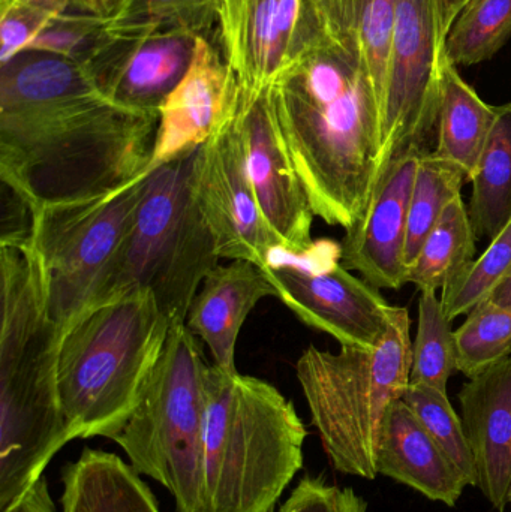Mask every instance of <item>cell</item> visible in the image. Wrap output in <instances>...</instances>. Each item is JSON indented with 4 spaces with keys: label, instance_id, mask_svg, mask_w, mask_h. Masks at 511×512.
<instances>
[{
    "label": "cell",
    "instance_id": "d590c367",
    "mask_svg": "<svg viewBox=\"0 0 511 512\" xmlns=\"http://www.w3.org/2000/svg\"><path fill=\"white\" fill-rule=\"evenodd\" d=\"M440 6L441 20H443L444 30L449 33L450 27L455 23L456 18L459 17L465 6L471 0H437Z\"/></svg>",
    "mask_w": 511,
    "mask_h": 512
},
{
    "label": "cell",
    "instance_id": "9c48e42d",
    "mask_svg": "<svg viewBox=\"0 0 511 512\" xmlns=\"http://www.w3.org/2000/svg\"><path fill=\"white\" fill-rule=\"evenodd\" d=\"M149 173L114 191L30 209V246L38 259L48 312L63 333L92 306Z\"/></svg>",
    "mask_w": 511,
    "mask_h": 512
},
{
    "label": "cell",
    "instance_id": "603a6c76",
    "mask_svg": "<svg viewBox=\"0 0 511 512\" xmlns=\"http://www.w3.org/2000/svg\"><path fill=\"white\" fill-rule=\"evenodd\" d=\"M497 107L486 104L449 60H444L440 80L438 141L435 155L473 179L483 147L494 125Z\"/></svg>",
    "mask_w": 511,
    "mask_h": 512
},
{
    "label": "cell",
    "instance_id": "4dcf8cb0",
    "mask_svg": "<svg viewBox=\"0 0 511 512\" xmlns=\"http://www.w3.org/2000/svg\"><path fill=\"white\" fill-rule=\"evenodd\" d=\"M402 400L462 472L468 486L477 487V468L470 441L447 393L429 385L410 384Z\"/></svg>",
    "mask_w": 511,
    "mask_h": 512
},
{
    "label": "cell",
    "instance_id": "ac0fdd59",
    "mask_svg": "<svg viewBox=\"0 0 511 512\" xmlns=\"http://www.w3.org/2000/svg\"><path fill=\"white\" fill-rule=\"evenodd\" d=\"M477 468V487L506 512L511 484V355L468 379L458 394Z\"/></svg>",
    "mask_w": 511,
    "mask_h": 512
},
{
    "label": "cell",
    "instance_id": "4fadbf2b",
    "mask_svg": "<svg viewBox=\"0 0 511 512\" xmlns=\"http://www.w3.org/2000/svg\"><path fill=\"white\" fill-rule=\"evenodd\" d=\"M264 271L275 286V297L300 321L335 337L341 346L372 351L389 331L396 306L339 262L314 270L272 261Z\"/></svg>",
    "mask_w": 511,
    "mask_h": 512
},
{
    "label": "cell",
    "instance_id": "d6a6232c",
    "mask_svg": "<svg viewBox=\"0 0 511 512\" xmlns=\"http://www.w3.org/2000/svg\"><path fill=\"white\" fill-rule=\"evenodd\" d=\"M290 512H368V502L351 487L327 483L323 477H305L285 502Z\"/></svg>",
    "mask_w": 511,
    "mask_h": 512
},
{
    "label": "cell",
    "instance_id": "ffe728a7",
    "mask_svg": "<svg viewBox=\"0 0 511 512\" xmlns=\"http://www.w3.org/2000/svg\"><path fill=\"white\" fill-rule=\"evenodd\" d=\"M186 318V327L200 337L212 352L213 364L236 373V343L251 310L264 297H275V286L264 267L233 259L213 268L203 280Z\"/></svg>",
    "mask_w": 511,
    "mask_h": 512
},
{
    "label": "cell",
    "instance_id": "44dd1931",
    "mask_svg": "<svg viewBox=\"0 0 511 512\" xmlns=\"http://www.w3.org/2000/svg\"><path fill=\"white\" fill-rule=\"evenodd\" d=\"M318 29L371 80L381 105L395 29L396 0H309Z\"/></svg>",
    "mask_w": 511,
    "mask_h": 512
},
{
    "label": "cell",
    "instance_id": "83f0119b",
    "mask_svg": "<svg viewBox=\"0 0 511 512\" xmlns=\"http://www.w3.org/2000/svg\"><path fill=\"white\" fill-rule=\"evenodd\" d=\"M510 35L511 0H471L447 33V60L453 66L489 60Z\"/></svg>",
    "mask_w": 511,
    "mask_h": 512
},
{
    "label": "cell",
    "instance_id": "d6986e66",
    "mask_svg": "<svg viewBox=\"0 0 511 512\" xmlns=\"http://www.w3.org/2000/svg\"><path fill=\"white\" fill-rule=\"evenodd\" d=\"M378 475L416 490L432 502L453 508L468 483L410 406L399 399L390 406L378 441Z\"/></svg>",
    "mask_w": 511,
    "mask_h": 512
},
{
    "label": "cell",
    "instance_id": "8d00e7d4",
    "mask_svg": "<svg viewBox=\"0 0 511 512\" xmlns=\"http://www.w3.org/2000/svg\"><path fill=\"white\" fill-rule=\"evenodd\" d=\"M489 300L498 306L511 307V276L491 295Z\"/></svg>",
    "mask_w": 511,
    "mask_h": 512
},
{
    "label": "cell",
    "instance_id": "74e56055",
    "mask_svg": "<svg viewBox=\"0 0 511 512\" xmlns=\"http://www.w3.org/2000/svg\"><path fill=\"white\" fill-rule=\"evenodd\" d=\"M510 504H511V484H510Z\"/></svg>",
    "mask_w": 511,
    "mask_h": 512
},
{
    "label": "cell",
    "instance_id": "4316f807",
    "mask_svg": "<svg viewBox=\"0 0 511 512\" xmlns=\"http://www.w3.org/2000/svg\"><path fill=\"white\" fill-rule=\"evenodd\" d=\"M458 372L456 337L437 292L423 291L419 324L413 342L410 384L429 385L447 393V384Z\"/></svg>",
    "mask_w": 511,
    "mask_h": 512
},
{
    "label": "cell",
    "instance_id": "f1b7e54d",
    "mask_svg": "<svg viewBox=\"0 0 511 512\" xmlns=\"http://www.w3.org/2000/svg\"><path fill=\"white\" fill-rule=\"evenodd\" d=\"M458 372L474 378L511 355V307L483 301L455 331Z\"/></svg>",
    "mask_w": 511,
    "mask_h": 512
},
{
    "label": "cell",
    "instance_id": "6da1fadb",
    "mask_svg": "<svg viewBox=\"0 0 511 512\" xmlns=\"http://www.w3.org/2000/svg\"><path fill=\"white\" fill-rule=\"evenodd\" d=\"M158 116L117 104L80 60L27 50L0 71V180L30 209L147 173Z\"/></svg>",
    "mask_w": 511,
    "mask_h": 512
},
{
    "label": "cell",
    "instance_id": "836d02e7",
    "mask_svg": "<svg viewBox=\"0 0 511 512\" xmlns=\"http://www.w3.org/2000/svg\"><path fill=\"white\" fill-rule=\"evenodd\" d=\"M6 512H57L48 492L47 481L42 477L14 507Z\"/></svg>",
    "mask_w": 511,
    "mask_h": 512
},
{
    "label": "cell",
    "instance_id": "5b68a950",
    "mask_svg": "<svg viewBox=\"0 0 511 512\" xmlns=\"http://www.w3.org/2000/svg\"><path fill=\"white\" fill-rule=\"evenodd\" d=\"M170 330L152 292L137 289L90 307L63 333L57 378L71 441L120 432Z\"/></svg>",
    "mask_w": 511,
    "mask_h": 512
},
{
    "label": "cell",
    "instance_id": "30bf717a",
    "mask_svg": "<svg viewBox=\"0 0 511 512\" xmlns=\"http://www.w3.org/2000/svg\"><path fill=\"white\" fill-rule=\"evenodd\" d=\"M446 38L437 0H396L383 117L384 173L438 126Z\"/></svg>",
    "mask_w": 511,
    "mask_h": 512
},
{
    "label": "cell",
    "instance_id": "277c9868",
    "mask_svg": "<svg viewBox=\"0 0 511 512\" xmlns=\"http://www.w3.org/2000/svg\"><path fill=\"white\" fill-rule=\"evenodd\" d=\"M203 512H272L303 468L308 430L263 379L204 372Z\"/></svg>",
    "mask_w": 511,
    "mask_h": 512
},
{
    "label": "cell",
    "instance_id": "1f68e13d",
    "mask_svg": "<svg viewBox=\"0 0 511 512\" xmlns=\"http://www.w3.org/2000/svg\"><path fill=\"white\" fill-rule=\"evenodd\" d=\"M218 0H125L122 8L105 21L108 32H144L186 29L198 35L212 33Z\"/></svg>",
    "mask_w": 511,
    "mask_h": 512
},
{
    "label": "cell",
    "instance_id": "7402d4cb",
    "mask_svg": "<svg viewBox=\"0 0 511 512\" xmlns=\"http://www.w3.org/2000/svg\"><path fill=\"white\" fill-rule=\"evenodd\" d=\"M60 512H161L140 475L119 456L84 448L62 471Z\"/></svg>",
    "mask_w": 511,
    "mask_h": 512
},
{
    "label": "cell",
    "instance_id": "2e32d148",
    "mask_svg": "<svg viewBox=\"0 0 511 512\" xmlns=\"http://www.w3.org/2000/svg\"><path fill=\"white\" fill-rule=\"evenodd\" d=\"M423 152L413 149L390 162L362 222L345 231L339 249L341 264L375 288L401 289L408 283V209Z\"/></svg>",
    "mask_w": 511,
    "mask_h": 512
},
{
    "label": "cell",
    "instance_id": "8992f818",
    "mask_svg": "<svg viewBox=\"0 0 511 512\" xmlns=\"http://www.w3.org/2000/svg\"><path fill=\"white\" fill-rule=\"evenodd\" d=\"M195 152L149 171L90 307L144 289L152 292L171 328L186 324L198 286L221 258L192 191Z\"/></svg>",
    "mask_w": 511,
    "mask_h": 512
},
{
    "label": "cell",
    "instance_id": "e0dca14e",
    "mask_svg": "<svg viewBox=\"0 0 511 512\" xmlns=\"http://www.w3.org/2000/svg\"><path fill=\"white\" fill-rule=\"evenodd\" d=\"M236 89V78L218 36H198L185 77L159 108L158 131L147 173L206 143L227 113Z\"/></svg>",
    "mask_w": 511,
    "mask_h": 512
},
{
    "label": "cell",
    "instance_id": "ba28073f",
    "mask_svg": "<svg viewBox=\"0 0 511 512\" xmlns=\"http://www.w3.org/2000/svg\"><path fill=\"white\" fill-rule=\"evenodd\" d=\"M197 336L177 325L125 426L111 441L138 475L158 481L177 512H203L204 372Z\"/></svg>",
    "mask_w": 511,
    "mask_h": 512
},
{
    "label": "cell",
    "instance_id": "484cf974",
    "mask_svg": "<svg viewBox=\"0 0 511 512\" xmlns=\"http://www.w3.org/2000/svg\"><path fill=\"white\" fill-rule=\"evenodd\" d=\"M461 168L444 161L434 152L422 153L408 209L407 245H405V267L410 270L416 261L426 237L443 216L444 210L467 183Z\"/></svg>",
    "mask_w": 511,
    "mask_h": 512
},
{
    "label": "cell",
    "instance_id": "7c38bea8",
    "mask_svg": "<svg viewBox=\"0 0 511 512\" xmlns=\"http://www.w3.org/2000/svg\"><path fill=\"white\" fill-rule=\"evenodd\" d=\"M218 39L240 92L272 87L321 38L309 0H218Z\"/></svg>",
    "mask_w": 511,
    "mask_h": 512
},
{
    "label": "cell",
    "instance_id": "5bb4252c",
    "mask_svg": "<svg viewBox=\"0 0 511 512\" xmlns=\"http://www.w3.org/2000/svg\"><path fill=\"white\" fill-rule=\"evenodd\" d=\"M270 89L246 95L237 86L236 117L246 168L261 213L284 252L308 255L314 251L315 213L282 144Z\"/></svg>",
    "mask_w": 511,
    "mask_h": 512
},
{
    "label": "cell",
    "instance_id": "e575fe53",
    "mask_svg": "<svg viewBox=\"0 0 511 512\" xmlns=\"http://www.w3.org/2000/svg\"><path fill=\"white\" fill-rule=\"evenodd\" d=\"M72 2L80 11L107 21L119 12L125 0H72Z\"/></svg>",
    "mask_w": 511,
    "mask_h": 512
},
{
    "label": "cell",
    "instance_id": "d4e9b609",
    "mask_svg": "<svg viewBox=\"0 0 511 512\" xmlns=\"http://www.w3.org/2000/svg\"><path fill=\"white\" fill-rule=\"evenodd\" d=\"M476 239L470 210L458 195L426 237L408 270V283L420 292L444 289L476 259Z\"/></svg>",
    "mask_w": 511,
    "mask_h": 512
},
{
    "label": "cell",
    "instance_id": "7a4b0ae2",
    "mask_svg": "<svg viewBox=\"0 0 511 512\" xmlns=\"http://www.w3.org/2000/svg\"><path fill=\"white\" fill-rule=\"evenodd\" d=\"M270 93L315 216L353 230L384 176L383 105L368 75L321 35Z\"/></svg>",
    "mask_w": 511,
    "mask_h": 512
},
{
    "label": "cell",
    "instance_id": "3957f363",
    "mask_svg": "<svg viewBox=\"0 0 511 512\" xmlns=\"http://www.w3.org/2000/svg\"><path fill=\"white\" fill-rule=\"evenodd\" d=\"M0 277V512H6L71 438L57 378L63 331L48 312L30 237L0 242Z\"/></svg>",
    "mask_w": 511,
    "mask_h": 512
},
{
    "label": "cell",
    "instance_id": "f546056e",
    "mask_svg": "<svg viewBox=\"0 0 511 512\" xmlns=\"http://www.w3.org/2000/svg\"><path fill=\"white\" fill-rule=\"evenodd\" d=\"M511 276V218L500 234L491 240L482 256L474 259L446 288L441 303L450 321L467 316Z\"/></svg>",
    "mask_w": 511,
    "mask_h": 512
},
{
    "label": "cell",
    "instance_id": "9a60e30c",
    "mask_svg": "<svg viewBox=\"0 0 511 512\" xmlns=\"http://www.w3.org/2000/svg\"><path fill=\"white\" fill-rule=\"evenodd\" d=\"M198 33L186 29L108 32L81 60L104 95L140 113L158 116L194 57Z\"/></svg>",
    "mask_w": 511,
    "mask_h": 512
},
{
    "label": "cell",
    "instance_id": "52a82bcc",
    "mask_svg": "<svg viewBox=\"0 0 511 512\" xmlns=\"http://www.w3.org/2000/svg\"><path fill=\"white\" fill-rule=\"evenodd\" d=\"M405 307L396 306L383 342L372 351L309 346L297 361V379L324 453L335 471L362 480L378 477L377 450L390 406L410 385L413 340Z\"/></svg>",
    "mask_w": 511,
    "mask_h": 512
},
{
    "label": "cell",
    "instance_id": "8fae6325",
    "mask_svg": "<svg viewBox=\"0 0 511 512\" xmlns=\"http://www.w3.org/2000/svg\"><path fill=\"white\" fill-rule=\"evenodd\" d=\"M236 93L227 113L195 152L192 191L221 258L267 267L284 245L255 197L236 117Z\"/></svg>",
    "mask_w": 511,
    "mask_h": 512
},
{
    "label": "cell",
    "instance_id": "cb8c5ba5",
    "mask_svg": "<svg viewBox=\"0 0 511 512\" xmlns=\"http://www.w3.org/2000/svg\"><path fill=\"white\" fill-rule=\"evenodd\" d=\"M471 185L468 210L474 231L494 240L511 218V102L497 107Z\"/></svg>",
    "mask_w": 511,
    "mask_h": 512
}]
</instances>
